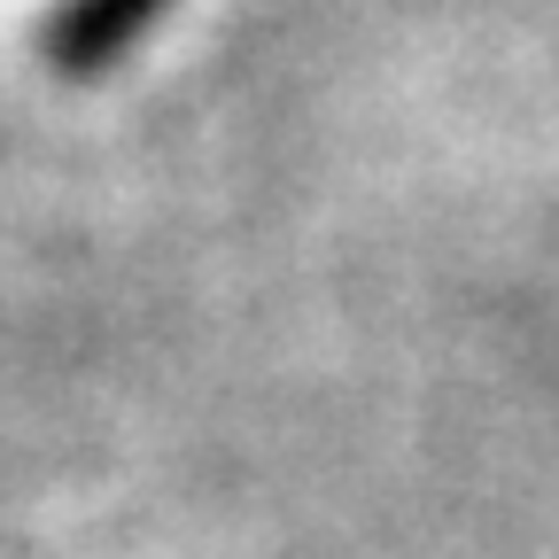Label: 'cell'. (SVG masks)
Returning a JSON list of instances; mask_svg holds the SVG:
<instances>
[{
    "label": "cell",
    "mask_w": 559,
    "mask_h": 559,
    "mask_svg": "<svg viewBox=\"0 0 559 559\" xmlns=\"http://www.w3.org/2000/svg\"><path fill=\"white\" fill-rule=\"evenodd\" d=\"M164 16H171V0H55L32 24V55L62 86H102Z\"/></svg>",
    "instance_id": "obj_1"
}]
</instances>
